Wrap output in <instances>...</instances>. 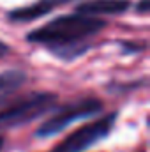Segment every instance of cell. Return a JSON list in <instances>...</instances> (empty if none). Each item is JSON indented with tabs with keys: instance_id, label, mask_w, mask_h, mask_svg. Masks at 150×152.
<instances>
[{
	"instance_id": "obj_6",
	"label": "cell",
	"mask_w": 150,
	"mask_h": 152,
	"mask_svg": "<svg viewBox=\"0 0 150 152\" xmlns=\"http://www.w3.org/2000/svg\"><path fill=\"white\" fill-rule=\"evenodd\" d=\"M129 7H131V0H88L78 5L76 12L83 16H90V18L103 16V14L117 16V14L125 12Z\"/></svg>"
},
{
	"instance_id": "obj_7",
	"label": "cell",
	"mask_w": 150,
	"mask_h": 152,
	"mask_svg": "<svg viewBox=\"0 0 150 152\" xmlns=\"http://www.w3.org/2000/svg\"><path fill=\"white\" fill-rule=\"evenodd\" d=\"M25 81H27V76H25L23 71L11 69V71L2 73V75H0V104H2L11 94H14Z\"/></svg>"
},
{
	"instance_id": "obj_9",
	"label": "cell",
	"mask_w": 150,
	"mask_h": 152,
	"mask_svg": "<svg viewBox=\"0 0 150 152\" xmlns=\"http://www.w3.org/2000/svg\"><path fill=\"white\" fill-rule=\"evenodd\" d=\"M5 55H9V46L4 41H0V58H4Z\"/></svg>"
},
{
	"instance_id": "obj_3",
	"label": "cell",
	"mask_w": 150,
	"mask_h": 152,
	"mask_svg": "<svg viewBox=\"0 0 150 152\" xmlns=\"http://www.w3.org/2000/svg\"><path fill=\"white\" fill-rule=\"evenodd\" d=\"M103 110V103L95 97H81L71 101L67 104H62L60 108H57V112L51 115L48 120H44L37 129L39 138H48L53 134L62 133L66 127H69L73 122L79 118H87L92 115L99 113Z\"/></svg>"
},
{
	"instance_id": "obj_1",
	"label": "cell",
	"mask_w": 150,
	"mask_h": 152,
	"mask_svg": "<svg viewBox=\"0 0 150 152\" xmlns=\"http://www.w3.org/2000/svg\"><path fill=\"white\" fill-rule=\"evenodd\" d=\"M104 27V20L74 12L67 16H57L55 20L32 30L27 36V41L46 46V50L60 60L73 62L92 48V39Z\"/></svg>"
},
{
	"instance_id": "obj_4",
	"label": "cell",
	"mask_w": 150,
	"mask_h": 152,
	"mask_svg": "<svg viewBox=\"0 0 150 152\" xmlns=\"http://www.w3.org/2000/svg\"><path fill=\"white\" fill-rule=\"evenodd\" d=\"M115 120H117V113H110L95 122L85 124L83 127L76 129L73 134H69L55 152H83L90 149L92 145L106 140L111 134L113 127H115Z\"/></svg>"
},
{
	"instance_id": "obj_5",
	"label": "cell",
	"mask_w": 150,
	"mask_h": 152,
	"mask_svg": "<svg viewBox=\"0 0 150 152\" xmlns=\"http://www.w3.org/2000/svg\"><path fill=\"white\" fill-rule=\"evenodd\" d=\"M69 2H73V0H37V2H34L30 5L12 9L5 16L12 23H28V21H34V20H39V18L46 16L53 9H57V7H60L64 4H69Z\"/></svg>"
},
{
	"instance_id": "obj_8",
	"label": "cell",
	"mask_w": 150,
	"mask_h": 152,
	"mask_svg": "<svg viewBox=\"0 0 150 152\" xmlns=\"http://www.w3.org/2000/svg\"><path fill=\"white\" fill-rule=\"evenodd\" d=\"M136 11L141 12V14H147V11H149V0H141V2L136 5Z\"/></svg>"
},
{
	"instance_id": "obj_2",
	"label": "cell",
	"mask_w": 150,
	"mask_h": 152,
	"mask_svg": "<svg viewBox=\"0 0 150 152\" xmlns=\"http://www.w3.org/2000/svg\"><path fill=\"white\" fill-rule=\"evenodd\" d=\"M53 108H57V96L51 92H37L18 97L9 104L0 106V131L25 126Z\"/></svg>"
},
{
	"instance_id": "obj_10",
	"label": "cell",
	"mask_w": 150,
	"mask_h": 152,
	"mask_svg": "<svg viewBox=\"0 0 150 152\" xmlns=\"http://www.w3.org/2000/svg\"><path fill=\"white\" fill-rule=\"evenodd\" d=\"M2 147H4V136H0V151H2Z\"/></svg>"
}]
</instances>
